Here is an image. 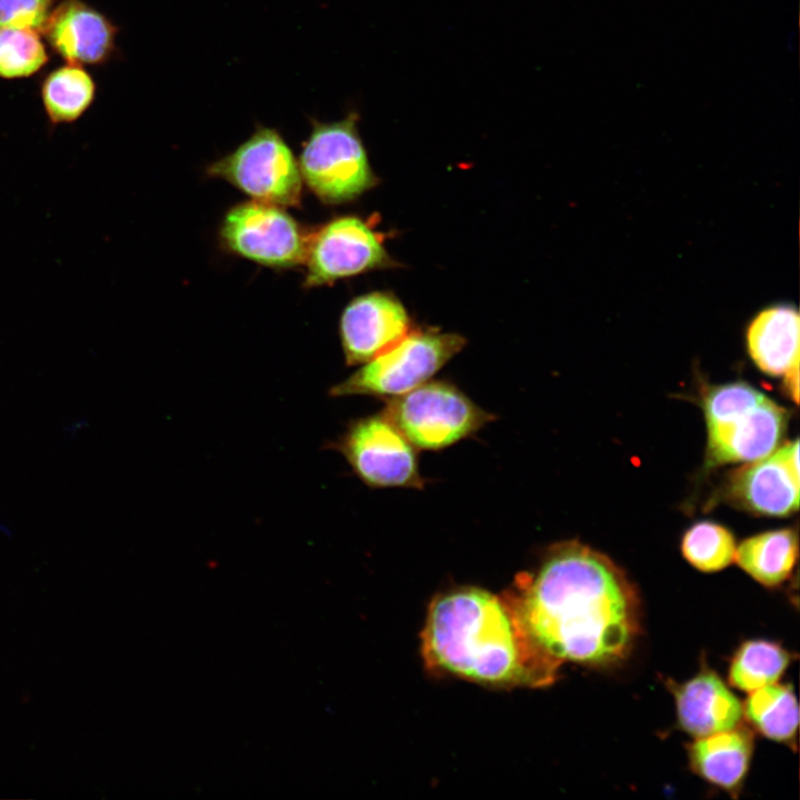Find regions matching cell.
I'll return each instance as SVG.
<instances>
[{"label":"cell","mask_w":800,"mask_h":800,"mask_svg":"<svg viewBox=\"0 0 800 800\" xmlns=\"http://www.w3.org/2000/svg\"><path fill=\"white\" fill-rule=\"evenodd\" d=\"M546 657L607 667L623 660L640 631V602L623 571L576 541L552 546L533 573L516 579L509 594Z\"/></svg>","instance_id":"1"},{"label":"cell","mask_w":800,"mask_h":800,"mask_svg":"<svg viewBox=\"0 0 800 800\" xmlns=\"http://www.w3.org/2000/svg\"><path fill=\"white\" fill-rule=\"evenodd\" d=\"M429 667L497 686L551 684L558 668L523 626L509 596L460 588L430 604L422 633Z\"/></svg>","instance_id":"2"},{"label":"cell","mask_w":800,"mask_h":800,"mask_svg":"<svg viewBox=\"0 0 800 800\" xmlns=\"http://www.w3.org/2000/svg\"><path fill=\"white\" fill-rule=\"evenodd\" d=\"M708 462H752L771 453L787 424V413L744 382L712 388L703 401Z\"/></svg>","instance_id":"3"},{"label":"cell","mask_w":800,"mask_h":800,"mask_svg":"<svg viewBox=\"0 0 800 800\" xmlns=\"http://www.w3.org/2000/svg\"><path fill=\"white\" fill-rule=\"evenodd\" d=\"M359 114L350 111L333 122L313 121L298 166L302 179L324 203L354 200L378 184L358 130Z\"/></svg>","instance_id":"4"},{"label":"cell","mask_w":800,"mask_h":800,"mask_svg":"<svg viewBox=\"0 0 800 800\" xmlns=\"http://www.w3.org/2000/svg\"><path fill=\"white\" fill-rule=\"evenodd\" d=\"M464 344L466 339L457 333L411 330L393 347L333 386L329 393L332 397L401 396L429 381Z\"/></svg>","instance_id":"5"},{"label":"cell","mask_w":800,"mask_h":800,"mask_svg":"<svg viewBox=\"0 0 800 800\" xmlns=\"http://www.w3.org/2000/svg\"><path fill=\"white\" fill-rule=\"evenodd\" d=\"M382 413L414 448L439 450L472 436L494 419L444 381H427L390 398Z\"/></svg>","instance_id":"6"},{"label":"cell","mask_w":800,"mask_h":800,"mask_svg":"<svg viewBox=\"0 0 800 800\" xmlns=\"http://www.w3.org/2000/svg\"><path fill=\"white\" fill-rule=\"evenodd\" d=\"M254 200L278 207L298 206L302 177L291 149L271 128L260 127L232 153L208 167Z\"/></svg>","instance_id":"7"},{"label":"cell","mask_w":800,"mask_h":800,"mask_svg":"<svg viewBox=\"0 0 800 800\" xmlns=\"http://www.w3.org/2000/svg\"><path fill=\"white\" fill-rule=\"evenodd\" d=\"M331 447L371 488H423L414 447L382 412L352 421Z\"/></svg>","instance_id":"8"},{"label":"cell","mask_w":800,"mask_h":800,"mask_svg":"<svg viewBox=\"0 0 800 800\" xmlns=\"http://www.w3.org/2000/svg\"><path fill=\"white\" fill-rule=\"evenodd\" d=\"M304 262L307 287L398 266L384 247L383 236L356 216L336 218L313 233Z\"/></svg>","instance_id":"9"},{"label":"cell","mask_w":800,"mask_h":800,"mask_svg":"<svg viewBox=\"0 0 800 800\" xmlns=\"http://www.w3.org/2000/svg\"><path fill=\"white\" fill-rule=\"evenodd\" d=\"M224 246L260 264L288 268L304 262L308 239L282 207L247 201L232 207L221 230Z\"/></svg>","instance_id":"10"},{"label":"cell","mask_w":800,"mask_h":800,"mask_svg":"<svg viewBox=\"0 0 800 800\" xmlns=\"http://www.w3.org/2000/svg\"><path fill=\"white\" fill-rule=\"evenodd\" d=\"M410 331V317L394 294L374 291L354 298L340 319V338L347 364H363L372 360Z\"/></svg>","instance_id":"11"},{"label":"cell","mask_w":800,"mask_h":800,"mask_svg":"<svg viewBox=\"0 0 800 800\" xmlns=\"http://www.w3.org/2000/svg\"><path fill=\"white\" fill-rule=\"evenodd\" d=\"M51 50L67 63L100 66L116 52L117 26L83 0L56 2L41 30Z\"/></svg>","instance_id":"12"},{"label":"cell","mask_w":800,"mask_h":800,"mask_svg":"<svg viewBox=\"0 0 800 800\" xmlns=\"http://www.w3.org/2000/svg\"><path fill=\"white\" fill-rule=\"evenodd\" d=\"M799 441L749 462L731 479L730 493L758 513L787 516L799 507Z\"/></svg>","instance_id":"13"},{"label":"cell","mask_w":800,"mask_h":800,"mask_svg":"<svg viewBox=\"0 0 800 800\" xmlns=\"http://www.w3.org/2000/svg\"><path fill=\"white\" fill-rule=\"evenodd\" d=\"M670 690L681 728L694 738L731 730L742 719L739 699L708 668L682 684L672 683Z\"/></svg>","instance_id":"14"},{"label":"cell","mask_w":800,"mask_h":800,"mask_svg":"<svg viewBox=\"0 0 800 800\" xmlns=\"http://www.w3.org/2000/svg\"><path fill=\"white\" fill-rule=\"evenodd\" d=\"M748 351L766 373L784 376L799 367V314L780 304L761 311L747 332Z\"/></svg>","instance_id":"15"},{"label":"cell","mask_w":800,"mask_h":800,"mask_svg":"<svg viewBox=\"0 0 800 800\" xmlns=\"http://www.w3.org/2000/svg\"><path fill=\"white\" fill-rule=\"evenodd\" d=\"M752 751L753 736L744 727L697 738L688 749L692 770L728 791H736L742 783Z\"/></svg>","instance_id":"16"},{"label":"cell","mask_w":800,"mask_h":800,"mask_svg":"<svg viewBox=\"0 0 800 800\" xmlns=\"http://www.w3.org/2000/svg\"><path fill=\"white\" fill-rule=\"evenodd\" d=\"M39 92L48 121L54 128L77 121L89 110L97 83L82 66L66 63L46 73Z\"/></svg>","instance_id":"17"},{"label":"cell","mask_w":800,"mask_h":800,"mask_svg":"<svg viewBox=\"0 0 800 800\" xmlns=\"http://www.w3.org/2000/svg\"><path fill=\"white\" fill-rule=\"evenodd\" d=\"M798 554V539L790 529L763 532L736 548L734 560L754 580L767 587L783 582Z\"/></svg>","instance_id":"18"},{"label":"cell","mask_w":800,"mask_h":800,"mask_svg":"<svg viewBox=\"0 0 800 800\" xmlns=\"http://www.w3.org/2000/svg\"><path fill=\"white\" fill-rule=\"evenodd\" d=\"M742 712L757 731L771 740L790 742L796 737L799 711L790 686L772 683L751 691Z\"/></svg>","instance_id":"19"},{"label":"cell","mask_w":800,"mask_h":800,"mask_svg":"<svg viewBox=\"0 0 800 800\" xmlns=\"http://www.w3.org/2000/svg\"><path fill=\"white\" fill-rule=\"evenodd\" d=\"M791 660L781 646L766 641L744 642L733 656L729 668V682L734 688L751 692L776 683Z\"/></svg>","instance_id":"20"},{"label":"cell","mask_w":800,"mask_h":800,"mask_svg":"<svg viewBox=\"0 0 800 800\" xmlns=\"http://www.w3.org/2000/svg\"><path fill=\"white\" fill-rule=\"evenodd\" d=\"M40 32L26 28H0V78L23 79L40 71L49 61Z\"/></svg>","instance_id":"21"},{"label":"cell","mask_w":800,"mask_h":800,"mask_svg":"<svg viewBox=\"0 0 800 800\" xmlns=\"http://www.w3.org/2000/svg\"><path fill=\"white\" fill-rule=\"evenodd\" d=\"M681 550L694 568L713 572L724 569L734 560L736 543L724 527L703 521L686 532Z\"/></svg>","instance_id":"22"},{"label":"cell","mask_w":800,"mask_h":800,"mask_svg":"<svg viewBox=\"0 0 800 800\" xmlns=\"http://www.w3.org/2000/svg\"><path fill=\"white\" fill-rule=\"evenodd\" d=\"M57 0H0V28H26L41 32Z\"/></svg>","instance_id":"23"},{"label":"cell","mask_w":800,"mask_h":800,"mask_svg":"<svg viewBox=\"0 0 800 800\" xmlns=\"http://www.w3.org/2000/svg\"><path fill=\"white\" fill-rule=\"evenodd\" d=\"M89 426H90L89 420L86 419L84 417H80V418H76V419L68 421L63 426L62 430H63L64 436L68 439L74 440L80 434H82L89 428Z\"/></svg>","instance_id":"24"},{"label":"cell","mask_w":800,"mask_h":800,"mask_svg":"<svg viewBox=\"0 0 800 800\" xmlns=\"http://www.w3.org/2000/svg\"><path fill=\"white\" fill-rule=\"evenodd\" d=\"M784 382L788 391L790 392L793 401L798 402L799 399V367L791 369L784 376Z\"/></svg>","instance_id":"25"},{"label":"cell","mask_w":800,"mask_h":800,"mask_svg":"<svg viewBox=\"0 0 800 800\" xmlns=\"http://www.w3.org/2000/svg\"><path fill=\"white\" fill-rule=\"evenodd\" d=\"M0 537L11 539L13 537V528L10 523L0 519Z\"/></svg>","instance_id":"26"}]
</instances>
